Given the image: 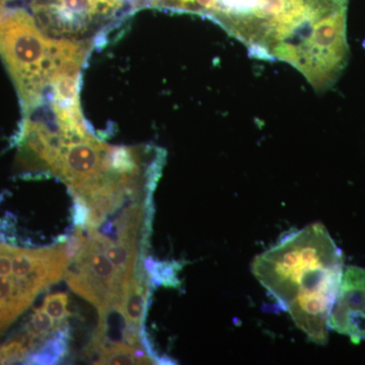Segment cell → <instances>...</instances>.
Here are the masks:
<instances>
[{
	"label": "cell",
	"mask_w": 365,
	"mask_h": 365,
	"mask_svg": "<svg viewBox=\"0 0 365 365\" xmlns=\"http://www.w3.org/2000/svg\"><path fill=\"white\" fill-rule=\"evenodd\" d=\"M343 267L342 251L327 228L316 222L258 255L252 273L312 342L325 345Z\"/></svg>",
	"instance_id": "1"
},
{
	"label": "cell",
	"mask_w": 365,
	"mask_h": 365,
	"mask_svg": "<svg viewBox=\"0 0 365 365\" xmlns=\"http://www.w3.org/2000/svg\"><path fill=\"white\" fill-rule=\"evenodd\" d=\"M91 43L48 37L24 9L4 14L0 20V56L13 78L26 115L43 105L46 91L60 71L83 66Z\"/></svg>",
	"instance_id": "2"
},
{
	"label": "cell",
	"mask_w": 365,
	"mask_h": 365,
	"mask_svg": "<svg viewBox=\"0 0 365 365\" xmlns=\"http://www.w3.org/2000/svg\"><path fill=\"white\" fill-rule=\"evenodd\" d=\"M127 0H34L36 23L54 39L88 40V36L121 16Z\"/></svg>",
	"instance_id": "3"
},
{
	"label": "cell",
	"mask_w": 365,
	"mask_h": 365,
	"mask_svg": "<svg viewBox=\"0 0 365 365\" xmlns=\"http://www.w3.org/2000/svg\"><path fill=\"white\" fill-rule=\"evenodd\" d=\"M64 278L76 294L97 307L98 311L122 299L132 279L121 272L88 235L69 262Z\"/></svg>",
	"instance_id": "4"
},
{
	"label": "cell",
	"mask_w": 365,
	"mask_h": 365,
	"mask_svg": "<svg viewBox=\"0 0 365 365\" xmlns=\"http://www.w3.org/2000/svg\"><path fill=\"white\" fill-rule=\"evenodd\" d=\"M45 289L19 247L0 244V334Z\"/></svg>",
	"instance_id": "5"
},
{
	"label": "cell",
	"mask_w": 365,
	"mask_h": 365,
	"mask_svg": "<svg viewBox=\"0 0 365 365\" xmlns=\"http://www.w3.org/2000/svg\"><path fill=\"white\" fill-rule=\"evenodd\" d=\"M329 329L349 338L353 344L365 341V269L348 266L343 270L331 309Z\"/></svg>",
	"instance_id": "6"
},
{
	"label": "cell",
	"mask_w": 365,
	"mask_h": 365,
	"mask_svg": "<svg viewBox=\"0 0 365 365\" xmlns=\"http://www.w3.org/2000/svg\"><path fill=\"white\" fill-rule=\"evenodd\" d=\"M71 342V328L68 323L63 324L55 331L52 336L30 353L24 364H57L62 361L69 351Z\"/></svg>",
	"instance_id": "7"
},
{
	"label": "cell",
	"mask_w": 365,
	"mask_h": 365,
	"mask_svg": "<svg viewBox=\"0 0 365 365\" xmlns=\"http://www.w3.org/2000/svg\"><path fill=\"white\" fill-rule=\"evenodd\" d=\"M260 0H220L213 21L222 29L242 20L254 11Z\"/></svg>",
	"instance_id": "8"
},
{
	"label": "cell",
	"mask_w": 365,
	"mask_h": 365,
	"mask_svg": "<svg viewBox=\"0 0 365 365\" xmlns=\"http://www.w3.org/2000/svg\"><path fill=\"white\" fill-rule=\"evenodd\" d=\"M143 266L153 285L178 287L179 280L177 274L180 268L178 262H158L153 258H145Z\"/></svg>",
	"instance_id": "9"
},
{
	"label": "cell",
	"mask_w": 365,
	"mask_h": 365,
	"mask_svg": "<svg viewBox=\"0 0 365 365\" xmlns=\"http://www.w3.org/2000/svg\"><path fill=\"white\" fill-rule=\"evenodd\" d=\"M32 352L30 342L24 334L11 337V339L0 345V364H11L24 361Z\"/></svg>",
	"instance_id": "10"
},
{
	"label": "cell",
	"mask_w": 365,
	"mask_h": 365,
	"mask_svg": "<svg viewBox=\"0 0 365 365\" xmlns=\"http://www.w3.org/2000/svg\"><path fill=\"white\" fill-rule=\"evenodd\" d=\"M68 295L64 292H57L47 295L43 300L41 309H44L46 313L50 314L57 323H66L68 317H71V312L68 311Z\"/></svg>",
	"instance_id": "11"
},
{
	"label": "cell",
	"mask_w": 365,
	"mask_h": 365,
	"mask_svg": "<svg viewBox=\"0 0 365 365\" xmlns=\"http://www.w3.org/2000/svg\"><path fill=\"white\" fill-rule=\"evenodd\" d=\"M9 1H11V0H0V20H1L4 14H6V6Z\"/></svg>",
	"instance_id": "12"
}]
</instances>
